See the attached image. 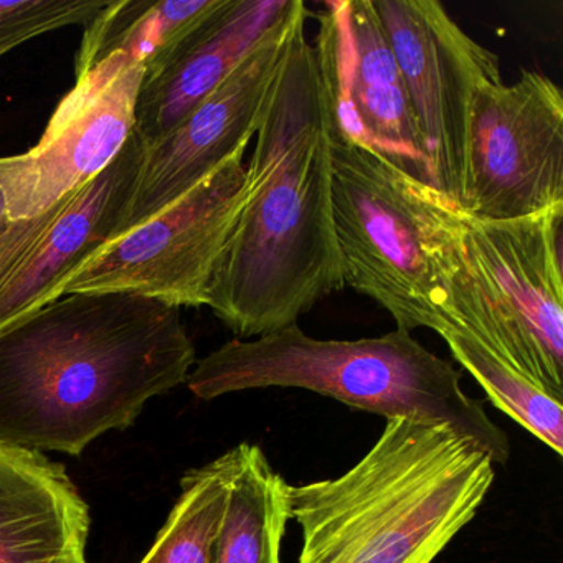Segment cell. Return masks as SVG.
Listing matches in <instances>:
<instances>
[{
  "label": "cell",
  "mask_w": 563,
  "mask_h": 563,
  "mask_svg": "<svg viewBox=\"0 0 563 563\" xmlns=\"http://www.w3.org/2000/svg\"><path fill=\"white\" fill-rule=\"evenodd\" d=\"M255 137L249 197L207 302L243 341L298 325L345 286L332 220L328 107L306 24L292 35Z\"/></svg>",
  "instance_id": "cell-1"
},
{
  "label": "cell",
  "mask_w": 563,
  "mask_h": 563,
  "mask_svg": "<svg viewBox=\"0 0 563 563\" xmlns=\"http://www.w3.org/2000/svg\"><path fill=\"white\" fill-rule=\"evenodd\" d=\"M194 364L180 308L121 292L62 296L0 331V444L80 456L186 384Z\"/></svg>",
  "instance_id": "cell-2"
},
{
  "label": "cell",
  "mask_w": 563,
  "mask_h": 563,
  "mask_svg": "<svg viewBox=\"0 0 563 563\" xmlns=\"http://www.w3.org/2000/svg\"><path fill=\"white\" fill-rule=\"evenodd\" d=\"M496 463L443 423L391 418L351 470L288 484L299 563H433L476 517Z\"/></svg>",
  "instance_id": "cell-3"
},
{
  "label": "cell",
  "mask_w": 563,
  "mask_h": 563,
  "mask_svg": "<svg viewBox=\"0 0 563 563\" xmlns=\"http://www.w3.org/2000/svg\"><path fill=\"white\" fill-rule=\"evenodd\" d=\"M186 384L200 400L263 388L314 391L385 420L448 424L494 463L510 457L509 437L487 417L483 401L464 391L461 372L398 329L357 341H321L299 325L233 339L197 362Z\"/></svg>",
  "instance_id": "cell-4"
},
{
  "label": "cell",
  "mask_w": 563,
  "mask_h": 563,
  "mask_svg": "<svg viewBox=\"0 0 563 563\" xmlns=\"http://www.w3.org/2000/svg\"><path fill=\"white\" fill-rule=\"evenodd\" d=\"M331 202L345 286L390 312L398 331H456L431 252L441 192L329 126Z\"/></svg>",
  "instance_id": "cell-5"
},
{
  "label": "cell",
  "mask_w": 563,
  "mask_h": 563,
  "mask_svg": "<svg viewBox=\"0 0 563 563\" xmlns=\"http://www.w3.org/2000/svg\"><path fill=\"white\" fill-rule=\"evenodd\" d=\"M245 154L227 161L163 212L108 243L62 289V296L121 292L166 305L209 302L220 256L249 197Z\"/></svg>",
  "instance_id": "cell-6"
},
{
  "label": "cell",
  "mask_w": 563,
  "mask_h": 563,
  "mask_svg": "<svg viewBox=\"0 0 563 563\" xmlns=\"http://www.w3.org/2000/svg\"><path fill=\"white\" fill-rule=\"evenodd\" d=\"M400 68L434 189L461 209L477 95L503 81L499 58L437 0H372Z\"/></svg>",
  "instance_id": "cell-7"
},
{
  "label": "cell",
  "mask_w": 563,
  "mask_h": 563,
  "mask_svg": "<svg viewBox=\"0 0 563 563\" xmlns=\"http://www.w3.org/2000/svg\"><path fill=\"white\" fill-rule=\"evenodd\" d=\"M563 206V97L536 70L477 95L461 212L484 222L539 216Z\"/></svg>",
  "instance_id": "cell-8"
},
{
  "label": "cell",
  "mask_w": 563,
  "mask_h": 563,
  "mask_svg": "<svg viewBox=\"0 0 563 563\" xmlns=\"http://www.w3.org/2000/svg\"><path fill=\"white\" fill-rule=\"evenodd\" d=\"M460 217L493 301L500 358L563 401V206L506 222Z\"/></svg>",
  "instance_id": "cell-9"
},
{
  "label": "cell",
  "mask_w": 563,
  "mask_h": 563,
  "mask_svg": "<svg viewBox=\"0 0 563 563\" xmlns=\"http://www.w3.org/2000/svg\"><path fill=\"white\" fill-rule=\"evenodd\" d=\"M308 14L302 0H289L279 21L236 70L179 126L147 144L120 236L173 206L227 161L245 154L292 35Z\"/></svg>",
  "instance_id": "cell-10"
},
{
  "label": "cell",
  "mask_w": 563,
  "mask_h": 563,
  "mask_svg": "<svg viewBox=\"0 0 563 563\" xmlns=\"http://www.w3.org/2000/svg\"><path fill=\"white\" fill-rule=\"evenodd\" d=\"M318 22L312 48L331 130L433 186L400 68L372 0L325 2Z\"/></svg>",
  "instance_id": "cell-11"
},
{
  "label": "cell",
  "mask_w": 563,
  "mask_h": 563,
  "mask_svg": "<svg viewBox=\"0 0 563 563\" xmlns=\"http://www.w3.org/2000/svg\"><path fill=\"white\" fill-rule=\"evenodd\" d=\"M134 130L113 163L32 219L0 232V331L62 298L68 279L120 236L146 156Z\"/></svg>",
  "instance_id": "cell-12"
},
{
  "label": "cell",
  "mask_w": 563,
  "mask_h": 563,
  "mask_svg": "<svg viewBox=\"0 0 563 563\" xmlns=\"http://www.w3.org/2000/svg\"><path fill=\"white\" fill-rule=\"evenodd\" d=\"M146 68L111 57L77 77L37 146L0 157V192L9 220L32 219L100 176L136 130Z\"/></svg>",
  "instance_id": "cell-13"
},
{
  "label": "cell",
  "mask_w": 563,
  "mask_h": 563,
  "mask_svg": "<svg viewBox=\"0 0 563 563\" xmlns=\"http://www.w3.org/2000/svg\"><path fill=\"white\" fill-rule=\"evenodd\" d=\"M289 0H223L154 70L136 101V131L156 143L196 111L268 34Z\"/></svg>",
  "instance_id": "cell-14"
},
{
  "label": "cell",
  "mask_w": 563,
  "mask_h": 563,
  "mask_svg": "<svg viewBox=\"0 0 563 563\" xmlns=\"http://www.w3.org/2000/svg\"><path fill=\"white\" fill-rule=\"evenodd\" d=\"M90 509L64 464L0 444V563H87Z\"/></svg>",
  "instance_id": "cell-15"
},
{
  "label": "cell",
  "mask_w": 563,
  "mask_h": 563,
  "mask_svg": "<svg viewBox=\"0 0 563 563\" xmlns=\"http://www.w3.org/2000/svg\"><path fill=\"white\" fill-rule=\"evenodd\" d=\"M222 4L223 0H110L88 24L75 75L111 57L143 65L147 74Z\"/></svg>",
  "instance_id": "cell-16"
},
{
  "label": "cell",
  "mask_w": 563,
  "mask_h": 563,
  "mask_svg": "<svg viewBox=\"0 0 563 563\" xmlns=\"http://www.w3.org/2000/svg\"><path fill=\"white\" fill-rule=\"evenodd\" d=\"M236 464L225 517L210 563H282L289 516L288 483L258 444L235 446Z\"/></svg>",
  "instance_id": "cell-17"
},
{
  "label": "cell",
  "mask_w": 563,
  "mask_h": 563,
  "mask_svg": "<svg viewBox=\"0 0 563 563\" xmlns=\"http://www.w3.org/2000/svg\"><path fill=\"white\" fill-rule=\"evenodd\" d=\"M235 448L180 481L179 499L141 563H210L235 473Z\"/></svg>",
  "instance_id": "cell-18"
},
{
  "label": "cell",
  "mask_w": 563,
  "mask_h": 563,
  "mask_svg": "<svg viewBox=\"0 0 563 563\" xmlns=\"http://www.w3.org/2000/svg\"><path fill=\"white\" fill-rule=\"evenodd\" d=\"M454 361L481 385L487 400L563 456V401L536 384L464 332L441 335Z\"/></svg>",
  "instance_id": "cell-19"
},
{
  "label": "cell",
  "mask_w": 563,
  "mask_h": 563,
  "mask_svg": "<svg viewBox=\"0 0 563 563\" xmlns=\"http://www.w3.org/2000/svg\"><path fill=\"white\" fill-rule=\"evenodd\" d=\"M110 0H0V57L38 35L88 25Z\"/></svg>",
  "instance_id": "cell-20"
},
{
  "label": "cell",
  "mask_w": 563,
  "mask_h": 563,
  "mask_svg": "<svg viewBox=\"0 0 563 563\" xmlns=\"http://www.w3.org/2000/svg\"><path fill=\"white\" fill-rule=\"evenodd\" d=\"M8 222V209H5L4 196H2V192H0V232L5 229Z\"/></svg>",
  "instance_id": "cell-21"
}]
</instances>
